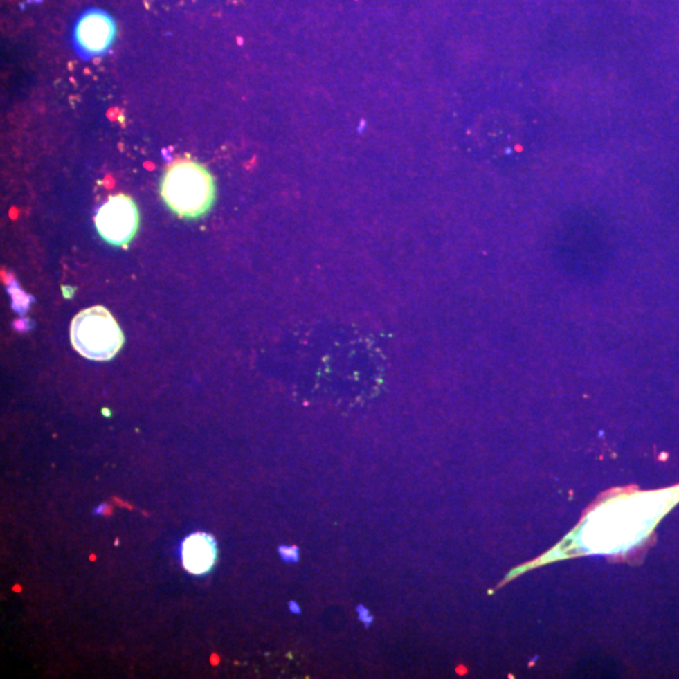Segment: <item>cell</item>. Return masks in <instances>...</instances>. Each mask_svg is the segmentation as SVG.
<instances>
[{"mask_svg":"<svg viewBox=\"0 0 679 679\" xmlns=\"http://www.w3.org/2000/svg\"><path fill=\"white\" fill-rule=\"evenodd\" d=\"M183 563L192 575L209 572L217 560V542L213 536L197 532L186 538L181 550Z\"/></svg>","mask_w":679,"mask_h":679,"instance_id":"5b68a950","label":"cell"},{"mask_svg":"<svg viewBox=\"0 0 679 679\" xmlns=\"http://www.w3.org/2000/svg\"><path fill=\"white\" fill-rule=\"evenodd\" d=\"M115 32V23L107 14L91 10L75 26V44L83 55H102L110 48Z\"/></svg>","mask_w":679,"mask_h":679,"instance_id":"277c9868","label":"cell"},{"mask_svg":"<svg viewBox=\"0 0 679 679\" xmlns=\"http://www.w3.org/2000/svg\"><path fill=\"white\" fill-rule=\"evenodd\" d=\"M160 192L166 206L180 218L197 219L213 206L215 184L203 165L179 159L166 166Z\"/></svg>","mask_w":679,"mask_h":679,"instance_id":"6da1fadb","label":"cell"},{"mask_svg":"<svg viewBox=\"0 0 679 679\" xmlns=\"http://www.w3.org/2000/svg\"><path fill=\"white\" fill-rule=\"evenodd\" d=\"M71 341L83 357L107 361L121 350L125 337L109 309L95 306L75 315L71 325Z\"/></svg>","mask_w":679,"mask_h":679,"instance_id":"7a4b0ae2","label":"cell"},{"mask_svg":"<svg viewBox=\"0 0 679 679\" xmlns=\"http://www.w3.org/2000/svg\"><path fill=\"white\" fill-rule=\"evenodd\" d=\"M97 230L112 246H125L138 228V210L135 201L125 194L110 197L95 217Z\"/></svg>","mask_w":679,"mask_h":679,"instance_id":"3957f363","label":"cell"},{"mask_svg":"<svg viewBox=\"0 0 679 679\" xmlns=\"http://www.w3.org/2000/svg\"><path fill=\"white\" fill-rule=\"evenodd\" d=\"M357 613H359V619L364 623L365 625H370L372 623V617L370 615V611L368 609H365L363 605H359L357 608Z\"/></svg>","mask_w":679,"mask_h":679,"instance_id":"52a82bcc","label":"cell"},{"mask_svg":"<svg viewBox=\"0 0 679 679\" xmlns=\"http://www.w3.org/2000/svg\"><path fill=\"white\" fill-rule=\"evenodd\" d=\"M289 610L292 611L293 614H300V613H301V608H300V605H298V604L297 603H295V601H291V603H289Z\"/></svg>","mask_w":679,"mask_h":679,"instance_id":"9c48e42d","label":"cell"},{"mask_svg":"<svg viewBox=\"0 0 679 679\" xmlns=\"http://www.w3.org/2000/svg\"><path fill=\"white\" fill-rule=\"evenodd\" d=\"M107 509H109V506H107V505H100L98 507L95 508L93 515H103V514H105Z\"/></svg>","mask_w":679,"mask_h":679,"instance_id":"ba28073f","label":"cell"},{"mask_svg":"<svg viewBox=\"0 0 679 679\" xmlns=\"http://www.w3.org/2000/svg\"><path fill=\"white\" fill-rule=\"evenodd\" d=\"M278 552L286 563H297L300 560V550L289 546H280Z\"/></svg>","mask_w":679,"mask_h":679,"instance_id":"8992f818","label":"cell"}]
</instances>
